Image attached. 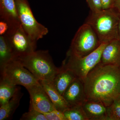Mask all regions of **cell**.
<instances>
[{"label":"cell","mask_w":120,"mask_h":120,"mask_svg":"<svg viewBox=\"0 0 120 120\" xmlns=\"http://www.w3.org/2000/svg\"><path fill=\"white\" fill-rule=\"evenodd\" d=\"M83 81L87 100L100 102L108 107L120 94V67L98 64Z\"/></svg>","instance_id":"1"},{"label":"cell","mask_w":120,"mask_h":120,"mask_svg":"<svg viewBox=\"0 0 120 120\" xmlns=\"http://www.w3.org/2000/svg\"><path fill=\"white\" fill-rule=\"evenodd\" d=\"M120 13L114 9L90 11L86 23L91 26L101 43L118 39V26Z\"/></svg>","instance_id":"2"},{"label":"cell","mask_w":120,"mask_h":120,"mask_svg":"<svg viewBox=\"0 0 120 120\" xmlns=\"http://www.w3.org/2000/svg\"><path fill=\"white\" fill-rule=\"evenodd\" d=\"M38 80L53 82L60 68L55 66L47 50L35 51L16 58Z\"/></svg>","instance_id":"3"},{"label":"cell","mask_w":120,"mask_h":120,"mask_svg":"<svg viewBox=\"0 0 120 120\" xmlns=\"http://www.w3.org/2000/svg\"><path fill=\"white\" fill-rule=\"evenodd\" d=\"M107 43H102L94 51L83 57L77 56L68 50L61 67L71 70L76 77L84 80L89 72L100 62L102 53Z\"/></svg>","instance_id":"4"},{"label":"cell","mask_w":120,"mask_h":120,"mask_svg":"<svg viewBox=\"0 0 120 120\" xmlns=\"http://www.w3.org/2000/svg\"><path fill=\"white\" fill-rule=\"evenodd\" d=\"M101 43L91 26L85 23L78 29L69 50L77 56L83 57L94 51Z\"/></svg>","instance_id":"5"},{"label":"cell","mask_w":120,"mask_h":120,"mask_svg":"<svg viewBox=\"0 0 120 120\" xmlns=\"http://www.w3.org/2000/svg\"><path fill=\"white\" fill-rule=\"evenodd\" d=\"M20 22L24 31L37 41L48 34V29L35 19L27 0H15Z\"/></svg>","instance_id":"6"},{"label":"cell","mask_w":120,"mask_h":120,"mask_svg":"<svg viewBox=\"0 0 120 120\" xmlns=\"http://www.w3.org/2000/svg\"><path fill=\"white\" fill-rule=\"evenodd\" d=\"M9 45L14 59L26 56L36 51V41L31 38L20 26L9 29L4 35Z\"/></svg>","instance_id":"7"},{"label":"cell","mask_w":120,"mask_h":120,"mask_svg":"<svg viewBox=\"0 0 120 120\" xmlns=\"http://www.w3.org/2000/svg\"><path fill=\"white\" fill-rule=\"evenodd\" d=\"M0 79L26 88L39 83L38 79L19 62L14 59L0 70Z\"/></svg>","instance_id":"8"},{"label":"cell","mask_w":120,"mask_h":120,"mask_svg":"<svg viewBox=\"0 0 120 120\" xmlns=\"http://www.w3.org/2000/svg\"><path fill=\"white\" fill-rule=\"evenodd\" d=\"M30 97V108L42 113L56 109L45 91L40 83L26 88Z\"/></svg>","instance_id":"9"},{"label":"cell","mask_w":120,"mask_h":120,"mask_svg":"<svg viewBox=\"0 0 120 120\" xmlns=\"http://www.w3.org/2000/svg\"><path fill=\"white\" fill-rule=\"evenodd\" d=\"M62 96L69 107L82 105L87 100L83 80L76 78L65 90Z\"/></svg>","instance_id":"10"},{"label":"cell","mask_w":120,"mask_h":120,"mask_svg":"<svg viewBox=\"0 0 120 120\" xmlns=\"http://www.w3.org/2000/svg\"><path fill=\"white\" fill-rule=\"evenodd\" d=\"M0 17L8 24L9 28L21 24L15 0H0Z\"/></svg>","instance_id":"11"},{"label":"cell","mask_w":120,"mask_h":120,"mask_svg":"<svg viewBox=\"0 0 120 120\" xmlns=\"http://www.w3.org/2000/svg\"><path fill=\"white\" fill-rule=\"evenodd\" d=\"M120 63V41L114 39L107 43L103 49L99 64L119 66Z\"/></svg>","instance_id":"12"},{"label":"cell","mask_w":120,"mask_h":120,"mask_svg":"<svg viewBox=\"0 0 120 120\" xmlns=\"http://www.w3.org/2000/svg\"><path fill=\"white\" fill-rule=\"evenodd\" d=\"M82 106L88 120H108L107 107L100 102L86 100Z\"/></svg>","instance_id":"13"},{"label":"cell","mask_w":120,"mask_h":120,"mask_svg":"<svg viewBox=\"0 0 120 120\" xmlns=\"http://www.w3.org/2000/svg\"><path fill=\"white\" fill-rule=\"evenodd\" d=\"M39 82L45 91L56 109L63 112L68 108L67 101L54 87L52 82L45 80H39Z\"/></svg>","instance_id":"14"},{"label":"cell","mask_w":120,"mask_h":120,"mask_svg":"<svg viewBox=\"0 0 120 120\" xmlns=\"http://www.w3.org/2000/svg\"><path fill=\"white\" fill-rule=\"evenodd\" d=\"M59 68V71L54 77L52 83L56 90L62 96L68 87L77 77L69 69L61 67Z\"/></svg>","instance_id":"15"},{"label":"cell","mask_w":120,"mask_h":120,"mask_svg":"<svg viewBox=\"0 0 120 120\" xmlns=\"http://www.w3.org/2000/svg\"><path fill=\"white\" fill-rule=\"evenodd\" d=\"M20 88L18 87L15 94L6 103L0 106V120H9L19 105L23 96Z\"/></svg>","instance_id":"16"},{"label":"cell","mask_w":120,"mask_h":120,"mask_svg":"<svg viewBox=\"0 0 120 120\" xmlns=\"http://www.w3.org/2000/svg\"><path fill=\"white\" fill-rule=\"evenodd\" d=\"M16 86L0 79V105L7 103L14 95L18 89Z\"/></svg>","instance_id":"17"},{"label":"cell","mask_w":120,"mask_h":120,"mask_svg":"<svg viewBox=\"0 0 120 120\" xmlns=\"http://www.w3.org/2000/svg\"><path fill=\"white\" fill-rule=\"evenodd\" d=\"M14 60L13 54L6 37L0 36V69Z\"/></svg>","instance_id":"18"},{"label":"cell","mask_w":120,"mask_h":120,"mask_svg":"<svg viewBox=\"0 0 120 120\" xmlns=\"http://www.w3.org/2000/svg\"><path fill=\"white\" fill-rule=\"evenodd\" d=\"M63 113L67 120H88L82 105L69 107Z\"/></svg>","instance_id":"19"},{"label":"cell","mask_w":120,"mask_h":120,"mask_svg":"<svg viewBox=\"0 0 120 120\" xmlns=\"http://www.w3.org/2000/svg\"><path fill=\"white\" fill-rule=\"evenodd\" d=\"M108 120H120V94L107 107Z\"/></svg>","instance_id":"20"},{"label":"cell","mask_w":120,"mask_h":120,"mask_svg":"<svg viewBox=\"0 0 120 120\" xmlns=\"http://www.w3.org/2000/svg\"><path fill=\"white\" fill-rule=\"evenodd\" d=\"M21 120H47L45 115L41 112L31 108L29 111L23 114Z\"/></svg>","instance_id":"21"},{"label":"cell","mask_w":120,"mask_h":120,"mask_svg":"<svg viewBox=\"0 0 120 120\" xmlns=\"http://www.w3.org/2000/svg\"><path fill=\"white\" fill-rule=\"evenodd\" d=\"M43 114L47 120H67L63 112L56 109L52 112Z\"/></svg>","instance_id":"22"},{"label":"cell","mask_w":120,"mask_h":120,"mask_svg":"<svg viewBox=\"0 0 120 120\" xmlns=\"http://www.w3.org/2000/svg\"><path fill=\"white\" fill-rule=\"evenodd\" d=\"M88 7L92 12H98L102 11L101 0H86Z\"/></svg>","instance_id":"23"},{"label":"cell","mask_w":120,"mask_h":120,"mask_svg":"<svg viewBox=\"0 0 120 120\" xmlns=\"http://www.w3.org/2000/svg\"><path fill=\"white\" fill-rule=\"evenodd\" d=\"M102 10L114 8L116 0H101Z\"/></svg>","instance_id":"24"},{"label":"cell","mask_w":120,"mask_h":120,"mask_svg":"<svg viewBox=\"0 0 120 120\" xmlns=\"http://www.w3.org/2000/svg\"><path fill=\"white\" fill-rule=\"evenodd\" d=\"M9 26L7 22L4 20H0V35H4L8 32Z\"/></svg>","instance_id":"25"},{"label":"cell","mask_w":120,"mask_h":120,"mask_svg":"<svg viewBox=\"0 0 120 120\" xmlns=\"http://www.w3.org/2000/svg\"><path fill=\"white\" fill-rule=\"evenodd\" d=\"M114 9L118 13H120V0H116Z\"/></svg>","instance_id":"26"},{"label":"cell","mask_w":120,"mask_h":120,"mask_svg":"<svg viewBox=\"0 0 120 120\" xmlns=\"http://www.w3.org/2000/svg\"><path fill=\"white\" fill-rule=\"evenodd\" d=\"M118 39L120 41V13L119 15V21L118 26Z\"/></svg>","instance_id":"27"},{"label":"cell","mask_w":120,"mask_h":120,"mask_svg":"<svg viewBox=\"0 0 120 120\" xmlns=\"http://www.w3.org/2000/svg\"><path fill=\"white\" fill-rule=\"evenodd\" d=\"M119 67H120V64H119Z\"/></svg>","instance_id":"28"}]
</instances>
